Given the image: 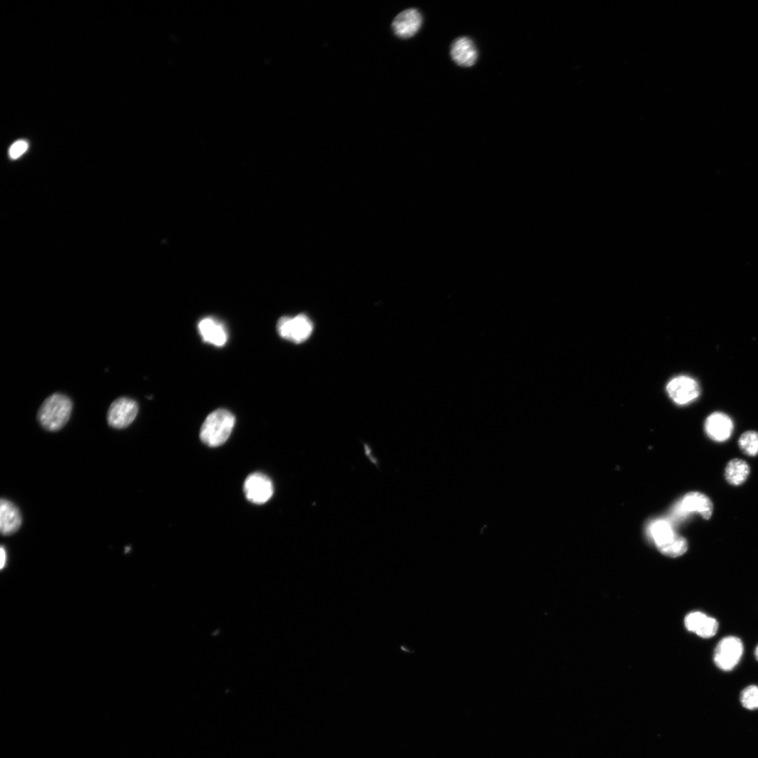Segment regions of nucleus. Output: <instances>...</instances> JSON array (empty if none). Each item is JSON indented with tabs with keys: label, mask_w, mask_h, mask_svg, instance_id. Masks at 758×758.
Returning <instances> with one entry per match:
<instances>
[{
	"label": "nucleus",
	"mask_w": 758,
	"mask_h": 758,
	"mask_svg": "<svg viewBox=\"0 0 758 758\" xmlns=\"http://www.w3.org/2000/svg\"><path fill=\"white\" fill-rule=\"evenodd\" d=\"M423 18L415 8H408L399 13L393 20L392 29L394 34L401 39L413 36L420 29Z\"/></svg>",
	"instance_id": "nucleus-10"
},
{
	"label": "nucleus",
	"mask_w": 758,
	"mask_h": 758,
	"mask_svg": "<svg viewBox=\"0 0 758 758\" xmlns=\"http://www.w3.org/2000/svg\"><path fill=\"white\" fill-rule=\"evenodd\" d=\"M27 148L28 143L27 141L23 140L15 141L9 148V157L13 159H18L27 151Z\"/></svg>",
	"instance_id": "nucleus-19"
},
{
	"label": "nucleus",
	"mask_w": 758,
	"mask_h": 758,
	"mask_svg": "<svg viewBox=\"0 0 758 758\" xmlns=\"http://www.w3.org/2000/svg\"><path fill=\"white\" fill-rule=\"evenodd\" d=\"M72 410V402L67 396L54 393L48 397L39 407L37 420L45 430L58 431L67 423Z\"/></svg>",
	"instance_id": "nucleus-2"
},
{
	"label": "nucleus",
	"mask_w": 758,
	"mask_h": 758,
	"mask_svg": "<svg viewBox=\"0 0 758 758\" xmlns=\"http://www.w3.org/2000/svg\"><path fill=\"white\" fill-rule=\"evenodd\" d=\"M22 524V515L18 507L11 501L2 498L0 503V531L2 535L15 533Z\"/></svg>",
	"instance_id": "nucleus-15"
},
{
	"label": "nucleus",
	"mask_w": 758,
	"mask_h": 758,
	"mask_svg": "<svg viewBox=\"0 0 758 758\" xmlns=\"http://www.w3.org/2000/svg\"><path fill=\"white\" fill-rule=\"evenodd\" d=\"M684 624L689 631L704 639L714 636L719 627L718 621L714 618L701 611L689 613L685 617Z\"/></svg>",
	"instance_id": "nucleus-11"
},
{
	"label": "nucleus",
	"mask_w": 758,
	"mask_h": 758,
	"mask_svg": "<svg viewBox=\"0 0 758 758\" xmlns=\"http://www.w3.org/2000/svg\"><path fill=\"white\" fill-rule=\"evenodd\" d=\"M451 56L459 66L471 67L477 61V50L473 41L466 36L454 40L451 46Z\"/></svg>",
	"instance_id": "nucleus-13"
},
{
	"label": "nucleus",
	"mask_w": 758,
	"mask_h": 758,
	"mask_svg": "<svg viewBox=\"0 0 758 758\" xmlns=\"http://www.w3.org/2000/svg\"><path fill=\"white\" fill-rule=\"evenodd\" d=\"M742 705L750 710L758 709V686L750 685L742 690L740 696Z\"/></svg>",
	"instance_id": "nucleus-18"
},
{
	"label": "nucleus",
	"mask_w": 758,
	"mask_h": 758,
	"mask_svg": "<svg viewBox=\"0 0 758 758\" xmlns=\"http://www.w3.org/2000/svg\"><path fill=\"white\" fill-rule=\"evenodd\" d=\"M646 533L664 555L679 557L684 554L688 549L686 540L676 533L672 524L666 519L652 520L646 527Z\"/></svg>",
	"instance_id": "nucleus-1"
},
{
	"label": "nucleus",
	"mask_w": 758,
	"mask_h": 758,
	"mask_svg": "<svg viewBox=\"0 0 758 758\" xmlns=\"http://www.w3.org/2000/svg\"><path fill=\"white\" fill-rule=\"evenodd\" d=\"M199 333L203 340L217 347L223 346L227 340L224 325L213 317H205L198 324Z\"/></svg>",
	"instance_id": "nucleus-14"
},
{
	"label": "nucleus",
	"mask_w": 758,
	"mask_h": 758,
	"mask_svg": "<svg viewBox=\"0 0 758 758\" xmlns=\"http://www.w3.org/2000/svg\"><path fill=\"white\" fill-rule=\"evenodd\" d=\"M712 510V503L707 496L698 492H690L674 505L672 514L677 519H684L695 512L707 519Z\"/></svg>",
	"instance_id": "nucleus-6"
},
{
	"label": "nucleus",
	"mask_w": 758,
	"mask_h": 758,
	"mask_svg": "<svg viewBox=\"0 0 758 758\" xmlns=\"http://www.w3.org/2000/svg\"><path fill=\"white\" fill-rule=\"evenodd\" d=\"M705 431L712 439L724 441L731 436L733 424L731 419L725 413L714 412L710 414L705 423Z\"/></svg>",
	"instance_id": "nucleus-12"
},
{
	"label": "nucleus",
	"mask_w": 758,
	"mask_h": 758,
	"mask_svg": "<svg viewBox=\"0 0 758 758\" xmlns=\"http://www.w3.org/2000/svg\"><path fill=\"white\" fill-rule=\"evenodd\" d=\"M138 412L137 402L122 397L115 399L109 407L107 420L109 426L117 429L128 427L135 420Z\"/></svg>",
	"instance_id": "nucleus-7"
},
{
	"label": "nucleus",
	"mask_w": 758,
	"mask_h": 758,
	"mask_svg": "<svg viewBox=\"0 0 758 758\" xmlns=\"http://www.w3.org/2000/svg\"><path fill=\"white\" fill-rule=\"evenodd\" d=\"M7 559L6 550L4 546L0 548V567L3 569L6 565Z\"/></svg>",
	"instance_id": "nucleus-20"
},
{
	"label": "nucleus",
	"mask_w": 758,
	"mask_h": 758,
	"mask_svg": "<svg viewBox=\"0 0 758 758\" xmlns=\"http://www.w3.org/2000/svg\"><path fill=\"white\" fill-rule=\"evenodd\" d=\"M244 494L250 502L261 505L268 501L274 492L271 480L264 474L252 473L244 483Z\"/></svg>",
	"instance_id": "nucleus-9"
},
{
	"label": "nucleus",
	"mask_w": 758,
	"mask_h": 758,
	"mask_svg": "<svg viewBox=\"0 0 758 758\" xmlns=\"http://www.w3.org/2000/svg\"><path fill=\"white\" fill-rule=\"evenodd\" d=\"M279 335L295 343L305 341L313 331V324L310 319L304 314L294 317H282L277 324Z\"/></svg>",
	"instance_id": "nucleus-5"
},
{
	"label": "nucleus",
	"mask_w": 758,
	"mask_h": 758,
	"mask_svg": "<svg viewBox=\"0 0 758 758\" xmlns=\"http://www.w3.org/2000/svg\"><path fill=\"white\" fill-rule=\"evenodd\" d=\"M740 449L747 455L758 454V432L747 431L744 432L738 440Z\"/></svg>",
	"instance_id": "nucleus-17"
},
{
	"label": "nucleus",
	"mask_w": 758,
	"mask_h": 758,
	"mask_svg": "<svg viewBox=\"0 0 758 758\" xmlns=\"http://www.w3.org/2000/svg\"><path fill=\"white\" fill-rule=\"evenodd\" d=\"M743 653L741 639L735 636L722 638L717 644L713 660L716 666L725 672L733 670L739 663Z\"/></svg>",
	"instance_id": "nucleus-4"
},
{
	"label": "nucleus",
	"mask_w": 758,
	"mask_h": 758,
	"mask_svg": "<svg viewBox=\"0 0 758 758\" xmlns=\"http://www.w3.org/2000/svg\"><path fill=\"white\" fill-rule=\"evenodd\" d=\"M750 467L746 462L740 459L731 460L726 465L725 477L731 484L740 485L748 477Z\"/></svg>",
	"instance_id": "nucleus-16"
},
{
	"label": "nucleus",
	"mask_w": 758,
	"mask_h": 758,
	"mask_svg": "<svg viewBox=\"0 0 758 758\" xmlns=\"http://www.w3.org/2000/svg\"><path fill=\"white\" fill-rule=\"evenodd\" d=\"M666 390L672 401L679 405L693 401L700 394V387L696 380L686 375L673 378L668 382Z\"/></svg>",
	"instance_id": "nucleus-8"
},
{
	"label": "nucleus",
	"mask_w": 758,
	"mask_h": 758,
	"mask_svg": "<svg viewBox=\"0 0 758 758\" xmlns=\"http://www.w3.org/2000/svg\"><path fill=\"white\" fill-rule=\"evenodd\" d=\"M235 424L234 415L225 409H217L204 421L199 433L201 440L210 447H217L229 438Z\"/></svg>",
	"instance_id": "nucleus-3"
},
{
	"label": "nucleus",
	"mask_w": 758,
	"mask_h": 758,
	"mask_svg": "<svg viewBox=\"0 0 758 758\" xmlns=\"http://www.w3.org/2000/svg\"><path fill=\"white\" fill-rule=\"evenodd\" d=\"M754 657H755L756 660L758 661V645L756 646V648L754 649Z\"/></svg>",
	"instance_id": "nucleus-21"
}]
</instances>
